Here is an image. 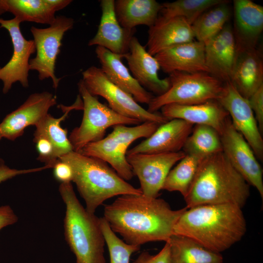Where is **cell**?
Instances as JSON below:
<instances>
[{
	"label": "cell",
	"instance_id": "cell-20",
	"mask_svg": "<svg viewBox=\"0 0 263 263\" xmlns=\"http://www.w3.org/2000/svg\"><path fill=\"white\" fill-rule=\"evenodd\" d=\"M233 10L236 49L257 47L263 30V7L250 0H234Z\"/></svg>",
	"mask_w": 263,
	"mask_h": 263
},
{
	"label": "cell",
	"instance_id": "cell-14",
	"mask_svg": "<svg viewBox=\"0 0 263 263\" xmlns=\"http://www.w3.org/2000/svg\"><path fill=\"white\" fill-rule=\"evenodd\" d=\"M56 104V96L48 92L34 93L18 109L7 114L0 124L2 137L15 140L21 136L24 129L36 126Z\"/></svg>",
	"mask_w": 263,
	"mask_h": 263
},
{
	"label": "cell",
	"instance_id": "cell-38",
	"mask_svg": "<svg viewBox=\"0 0 263 263\" xmlns=\"http://www.w3.org/2000/svg\"><path fill=\"white\" fill-rule=\"evenodd\" d=\"M33 141L36 144L39 154L37 159L45 163V165L53 168L52 157L53 153V147L52 144L48 139L42 137L33 138Z\"/></svg>",
	"mask_w": 263,
	"mask_h": 263
},
{
	"label": "cell",
	"instance_id": "cell-17",
	"mask_svg": "<svg viewBox=\"0 0 263 263\" xmlns=\"http://www.w3.org/2000/svg\"><path fill=\"white\" fill-rule=\"evenodd\" d=\"M204 44L208 73L224 83L230 82L236 53L232 27L226 24L219 33Z\"/></svg>",
	"mask_w": 263,
	"mask_h": 263
},
{
	"label": "cell",
	"instance_id": "cell-42",
	"mask_svg": "<svg viewBox=\"0 0 263 263\" xmlns=\"http://www.w3.org/2000/svg\"><path fill=\"white\" fill-rule=\"evenodd\" d=\"M7 12L6 0H0V16Z\"/></svg>",
	"mask_w": 263,
	"mask_h": 263
},
{
	"label": "cell",
	"instance_id": "cell-43",
	"mask_svg": "<svg viewBox=\"0 0 263 263\" xmlns=\"http://www.w3.org/2000/svg\"><path fill=\"white\" fill-rule=\"evenodd\" d=\"M2 135H1V132H0V140L1 139V138H2Z\"/></svg>",
	"mask_w": 263,
	"mask_h": 263
},
{
	"label": "cell",
	"instance_id": "cell-36",
	"mask_svg": "<svg viewBox=\"0 0 263 263\" xmlns=\"http://www.w3.org/2000/svg\"><path fill=\"white\" fill-rule=\"evenodd\" d=\"M259 130L263 132V85L248 99Z\"/></svg>",
	"mask_w": 263,
	"mask_h": 263
},
{
	"label": "cell",
	"instance_id": "cell-5",
	"mask_svg": "<svg viewBox=\"0 0 263 263\" xmlns=\"http://www.w3.org/2000/svg\"><path fill=\"white\" fill-rule=\"evenodd\" d=\"M59 192L66 206L65 239L75 257L76 263H106V243L100 218L83 207L71 182L60 183Z\"/></svg>",
	"mask_w": 263,
	"mask_h": 263
},
{
	"label": "cell",
	"instance_id": "cell-9",
	"mask_svg": "<svg viewBox=\"0 0 263 263\" xmlns=\"http://www.w3.org/2000/svg\"><path fill=\"white\" fill-rule=\"evenodd\" d=\"M73 19L64 16L56 17L49 27L39 28L31 27L36 56L29 60L30 70L38 72L40 80L50 78L53 87L56 89L61 78L55 75V65L60 53L61 41L65 33L74 26Z\"/></svg>",
	"mask_w": 263,
	"mask_h": 263
},
{
	"label": "cell",
	"instance_id": "cell-39",
	"mask_svg": "<svg viewBox=\"0 0 263 263\" xmlns=\"http://www.w3.org/2000/svg\"><path fill=\"white\" fill-rule=\"evenodd\" d=\"M50 168L48 166L45 165L42 167L26 169H11L5 164L3 160L0 159V184L17 175L38 172Z\"/></svg>",
	"mask_w": 263,
	"mask_h": 263
},
{
	"label": "cell",
	"instance_id": "cell-15",
	"mask_svg": "<svg viewBox=\"0 0 263 263\" xmlns=\"http://www.w3.org/2000/svg\"><path fill=\"white\" fill-rule=\"evenodd\" d=\"M128 63L132 75L144 88L160 95L169 88V78L161 79L160 69L155 57L151 55L135 37H132L128 52L123 55Z\"/></svg>",
	"mask_w": 263,
	"mask_h": 263
},
{
	"label": "cell",
	"instance_id": "cell-1",
	"mask_svg": "<svg viewBox=\"0 0 263 263\" xmlns=\"http://www.w3.org/2000/svg\"><path fill=\"white\" fill-rule=\"evenodd\" d=\"M173 210L164 199L141 194H124L105 205L103 218L125 242L140 246L150 242H167L187 209Z\"/></svg>",
	"mask_w": 263,
	"mask_h": 263
},
{
	"label": "cell",
	"instance_id": "cell-32",
	"mask_svg": "<svg viewBox=\"0 0 263 263\" xmlns=\"http://www.w3.org/2000/svg\"><path fill=\"white\" fill-rule=\"evenodd\" d=\"M204 158L194 154H186L178 164L169 171L163 184L162 189L178 191L183 197H185L198 166Z\"/></svg>",
	"mask_w": 263,
	"mask_h": 263
},
{
	"label": "cell",
	"instance_id": "cell-21",
	"mask_svg": "<svg viewBox=\"0 0 263 263\" xmlns=\"http://www.w3.org/2000/svg\"><path fill=\"white\" fill-rule=\"evenodd\" d=\"M168 120L180 119L194 125L212 127L221 134L227 118V112L216 100L193 105L171 104L160 109Z\"/></svg>",
	"mask_w": 263,
	"mask_h": 263
},
{
	"label": "cell",
	"instance_id": "cell-11",
	"mask_svg": "<svg viewBox=\"0 0 263 263\" xmlns=\"http://www.w3.org/2000/svg\"><path fill=\"white\" fill-rule=\"evenodd\" d=\"M186 154L183 150L176 152L126 155L132 171L138 178L142 194L157 198L164 181L172 167Z\"/></svg>",
	"mask_w": 263,
	"mask_h": 263
},
{
	"label": "cell",
	"instance_id": "cell-28",
	"mask_svg": "<svg viewBox=\"0 0 263 263\" xmlns=\"http://www.w3.org/2000/svg\"><path fill=\"white\" fill-rule=\"evenodd\" d=\"M161 4L155 0H117L114 1L115 14L121 26L134 29L138 25L149 27L157 20Z\"/></svg>",
	"mask_w": 263,
	"mask_h": 263
},
{
	"label": "cell",
	"instance_id": "cell-25",
	"mask_svg": "<svg viewBox=\"0 0 263 263\" xmlns=\"http://www.w3.org/2000/svg\"><path fill=\"white\" fill-rule=\"evenodd\" d=\"M7 12L21 22H33L51 25L56 12L69 4L71 0H6Z\"/></svg>",
	"mask_w": 263,
	"mask_h": 263
},
{
	"label": "cell",
	"instance_id": "cell-40",
	"mask_svg": "<svg viewBox=\"0 0 263 263\" xmlns=\"http://www.w3.org/2000/svg\"><path fill=\"white\" fill-rule=\"evenodd\" d=\"M53 168L55 178L61 183L72 181L73 172L68 164L58 160Z\"/></svg>",
	"mask_w": 263,
	"mask_h": 263
},
{
	"label": "cell",
	"instance_id": "cell-35",
	"mask_svg": "<svg viewBox=\"0 0 263 263\" xmlns=\"http://www.w3.org/2000/svg\"><path fill=\"white\" fill-rule=\"evenodd\" d=\"M159 125L152 122H143L132 127L124 125H117L113 127V130L109 135L128 148L135 140L140 138H147L150 136Z\"/></svg>",
	"mask_w": 263,
	"mask_h": 263
},
{
	"label": "cell",
	"instance_id": "cell-7",
	"mask_svg": "<svg viewBox=\"0 0 263 263\" xmlns=\"http://www.w3.org/2000/svg\"><path fill=\"white\" fill-rule=\"evenodd\" d=\"M77 85L83 100V115L80 125L75 128L69 137L74 151L78 152L88 144L103 139L106 130L110 127L142 123L121 115L99 102L96 96L87 90L82 79Z\"/></svg>",
	"mask_w": 263,
	"mask_h": 263
},
{
	"label": "cell",
	"instance_id": "cell-4",
	"mask_svg": "<svg viewBox=\"0 0 263 263\" xmlns=\"http://www.w3.org/2000/svg\"><path fill=\"white\" fill-rule=\"evenodd\" d=\"M58 160L68 164L72 169V181L84 200L86 210L94 213L107 199L124 194H142L122 178L105 161L72 151Z\"/></svg>",
	"mask_w": 263,
	"mask_h": 263
},
{
	"label": "cell",
	"instance_id": "cell-37",
	"mask_svg": "<svg viewBox=\"0 0 263 263\" xmlns=\"http://www.w3.org/2000/svg\"><path fill=\"white\" fill-rule=\"evenodd\" d=\"M132 263H171L169 246L168 242L157 254H150L147 251H143Z\"/></svg>",
	"mask_w": 263,
	"mask_h": 263
},
{
	"label": "cell",
	"instance_id": "cell-30",
	"mask_svg": "<svg viewBox=\"0 0 263 263\" xmlns=\"http://www.w3.org/2000/svg\"><path fill=\"white\" fill-rule=\"evenodd\" d=\"M228 2L226 1L208 9L192 24L196 40L205 44L223 30L231 15Z\"/></svg>",
	"mask_w": 263,
	"mask_h": 263
},
{
	"label": "cell",
	"instance_id": "cell-27",
	"mask_svg": "<svg viewBox=\"0 0 263 263\" xmlns=\"http://www.w3.org/2000/svg\"><path fill=\"white\" fill-rule=\"evenodd\" d=\"M65 111L64 114L59 118H55L48 113L35 126L36 129L34 133V138L42 137L48 139L53 147L52 164L54 167L60 157L73 150V147L67 136V131L63 129L61 122L68 115L70 111L74 109L83 108V102L80 99L70 107H61Z\"/></svg>",
	"mask_w": 263,
	"mask_h": 263
},
{
	"label": "cell",
	"instance_id": "cell-18",
	"mask_svg": "<svg viewBox=\"0 0 263 263\" xmlns=\"http://www.w3.org/2000/svg\"><path fill=\"white\" fill-rule=\"evenodd\" d=\"M114 1L100 0L102 14L100 23L96 34L88 45H97L114 54L123 55L129 51L135 30L127 29L121 26L115 14Z\"/></svg>",
	"mask_w": 263,
	"mask_h": 263
},
{
	"label": "cell",
	"instance_id": "cell-24",
	"mask_svg": "<svg viewBox=\"0 0 263 263\" xmlns=\"http://www.w3.org/2000/svg\"><path fill=\"white\" fill-rule=\"evenodd\" d=\"M191 25L184 19L158 17L149 27L147 43V51L154 56L170 46L194 40Z\"/></svg>",
	"mask_w": 263,
	"mask_h": 263
},
{
	"label": "cell",
	"instance_id": "cell-13",
	"mask_svg": "<svg viewBox=\"0 0 263 263\" xmlns=\"http://www.w3.org/2000/svg\"><path fill=\"white\" fill-rule=\"evenodd\" d=\"M20 23L16 18L11 19L0 18V25L8 31L13 47L12 57L4 66L0 68V80L3 84L4 94L8 93L12 85L17 81L24 88L29 86L30 57L35 53L36 47L33 40H27L23 37L20 29Z\"/></svg>",
	"mask_w": 263,
	"mask_h": 263
},
{
	"label": "cell",
	"instance_id": "cell-33",
	"mask_svg": "<svg viewBox=\"0 0 263 263\" xmlns=\"http://www.w3.org/2000/svg\"><path fill=\"white\" fill-rule=\"evenodd\" d=\"M225 0H177L161 4L160 17L164 19L180 17L190 25L204 12Z\"/></svg>",
	"mask_w": 263,
	"mask_h": 263
},
{
	"label": "cell",
	"instance_id": "cell-26",
	"mask_svg": "<svg viewBox=\"0 0 263 263\" xmlns=\"http://www.w3.org/2000/svg\"><path fill=\"white\" fill-rule=\"evenodd\" d=\"M128 148L109 134L97 141L90 143L79 152L82 154L100 159L109 163L124 180H131L134 174L127 161Z\"/></svg>",
	"mask_w": 263,
	"mask_h": 263
},
{
	"label": "cell",
	"instance_id": "cell-2",
	"mask_svg": "<svg viewBox=\"0 0 263 263\" xmlns=\"http://www.w3.org/2000/svg\"><path fill=\"white\" fill-rule=\"evenodd\" d=\"M242 208L231 204L204 205L187 208L174 226L173 235L186 236L220 253L245 234Z\"/></svg>",
	"mask_w": 263,
	"mask_h": 263
},
{
	"label": "cell",
	"instance_id": "cell-10",
	"mask_svg": "<svg viewBox=\"0 0 263 263\" xmlns=\"http://www.w3.org/2000/svg\"><path fill=\"white\" fill-rule=\"evenodd\" d=\"M222 152L233 167L263 199V170L253 150L233 127L230 116L220 134Z\"/></svg>",
	"mask_w": 263,
	"mask_h": 263
},
{
	"label": "cell",
	"instance_id": "cell-34",
	"mask_svg": "<svg viewBox=\"0 0 263 263\" xmlns=\"http://www.w3.org/2000/svg\"><path fill=\"white\" fill-rule=\"evenodd\" d=\"M100 226L110 254V263H130L131 255L140 250V246L131 245L119 238L103 217Z\"/></svg>",
	"mask_w": 263,
	"mask_h": 263
},
{
	"label": "cell",
	"instance_id": "cell-19",
	"mask_svg": "<svg viewBox=\"0 0 263 263\" xmlns=\"http://www.w3.org/2000/svg\"><path fill=\"white\" fill-rule=\"evenodd\" d=\"M154 56L160 69L169 74L174 72H207L204 43L193 40L170 46Z\"/></svg>",
	"mask_w": 263,
	"mask_h": 263
},
{
	"label": "cell",
	"instance_id": "cell-16",
	"mask_svg": "<svg viewBox=\"0 0 263 263\" xmlns=\"http://www.w3.org/2000/svg\"><path fill=\"white\" fill-rule=\"evenodd\" d=\"M194 125L180 119H173L162 124L149 137L132 149L127 154L176 152L182 149Z\"/></svg>",
	"mask_w": 263,
	"mask_h": 263
},
{
	"label": "cell",
	"instance_id": "cell-29",
	"mask_svg": "<svg viewBox=\"0 0 263 263\" xmlns=\"http://www.w3.org/2000/svg\"><path fill=\"white\" fill-rule=\"evenodd\" d=\"M168 242L171 263H223V257L192 239L172 235Z\"/></svg>",
	"mask_w": 263,
	"mask_h": 263
},
{
	"label": "cell",
	"instance_id": "cell-12",
	"mask_svg": "<svg viewBox=\"0 0 263 263\" xmlns=\"http://www.w3.org/2000/svg\"><path fill=\"white\" fill-rule=\"evenodd\" d=\"M227 112L234 128L244 137L258 160H263V139L247 99L230 82L224 83L217 100Z\"/></svg>",
	"mask_w": 263,
	"mask_h": 263
},
{
	"label": "cell",
	"instance_id": "cell-41",
	"mask_svg": "<svg viewBox=\"0 0 263 263\" xmlns=\"http://www.w3.org/2000/svg\"><path fill=\"white\" fill-rule=\"evenodd\" d=\"M18 217L10 206H0V230L17 223Z\"/></svg>",
	"mask_w": 263,
	"mask_h": 263
},
{
	"label": "cell",
	"instance_id": "cell-8",
	"mask_svg": "<svg viewBox=\"0 0 263 263\" xmlns=\"http://www.w3.org/2000/svg\"><path fill=\"white\" fill-rule=\"evenodd\" d=\"M87 90L94 96L103 97L109 107L124 116L142 123L152 122L159 125L169 121L161 113H150L139 105L133 97L112 83L100 68L91 66L82 73Z\"/></svg>",
	"mask_w": 263,
	"mask_h": 263
},
{
	"label": "cell",
	"instance_id": "cell-3",
	"mask_svg": "<svg viewBox=\"0 0 263 263\" xmlns=\"http://www.w3.org/2000/svg\"><path fill=\"white\" fill-rule=\"evenodd\" d=\"M250 185L223 152L204 157L184 197L186 207L231 204L242 208L249 197Z\"/></svg>",
	"mask_w": 263,
	"mask_h": 263
},
{
	"label": "cell",
	"instance_id": "cell-23",
	"mask_svg": "<svg viewBox=\"0 0 263 263\" xmlns=\"http://www.w3.org/2000/svg\"><path fill=\"white\" fill-rule=\"evenodd\" d=\"M95 52L100 68L114 84L131 94L137 102L149 104L154 96L144 88L130 73L122 61L123 55L96 46Z\"/></svg>",
	"mask_w": 263,
	"mask_h": 263
},
{
	"label": "cell",
	"instance_id": "cell-31",
	"mask_svg": "<svg viewBox=\"0 0 263 263\" xmlns=\"http://www.w3.org/2000/svg\"><path fill=\"white\" fill-rule=\"evenodd\" d=\"M186 154L206 157L222 152L219 133L205 125H194L182 149Z\"/></svg>",
	"mask_w": 263,
	"mask_h": 263
},
{
	"label": "cell",
	"instance_id": "cell-22",
	"mask_svg": "<svg viewBox=\"0 0 263 263\" xmlns=\"http://www.w3.org/2000/svg\"><path fill=\"white\" fill-rule=\"evenodd\" d=\"M230 82L247 99L263 85V55L257 47L236 49Z\"/></svg>",
	"mask_w": 263,
	"mask_h": 263
},
{
	"label": "cell",
	"instance_id": "cell-6",
	"mask_svg": "<svg viewBox=\"0 0 263 263\" xmlns=\"http://www.w3.org/2000/svg\"><path fill=\"white\" fill-rule=\"evenodd\" d=\"M168 78L169 88L153 97L148 104L149 112L156 113L168 104L193 105L217 100L224 86V83L207 72H174Z\"/></svg>",
	"mask_w": 263,
	"mask_h": 263
}]
</instances>
